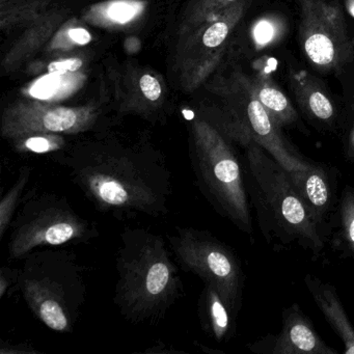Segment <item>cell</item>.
<instances>
[{
    "mask_svg": "<svg viewBox=\"0 0 354 354\" xmlns=\"http://www.w3.org/2000/svg\"><path fill=\"white\" fill-rule=\"evenodd\" d=\"M55 160L98 210L156 217L169 211L171 173L167 159L150 149L88 145Z\"/></svg>",
    "mask_w": 354,
    "mask_h": 354,
    "instance_id": "obj_1",
    "label": "cell"
},
{
    "mask_svg": "<svg viewBox=\"0 0 354 354\" xmlns=\"http://www.w3.org/2000/svg\"><path fill=\"white\" fill-rule=\"evenodd\" d=\"M115 301L131 322L160 318L181 292L179 271L162 236L144 227L121 234Z\"/></svg>",
    "mask_w": 354,
    "mask_h": 354,
    "instance_id": "obj_2",
    "label": "cell"
},
{
    "mask_svg": "<svg viewBox=\"0 0 354 354\" xmlns=\"http://www.w3.org/2000/svg\"><path fill=\"white\" fill-rule=\"evenodd\" d=\"M248 192L261 231L268 243H296L318 256L324 248V236L306 210L288 175L264 148L252 144L246 148Z\"/></svg>",
    "mask_w": 354,
    "mask_h": 354,
    "instance_id": "obj_3",
    "label": "cell"
},
{
    "mask_svg": "<svg viewBox=\"0 0 354 354\" xmlns=\"http://www.w3.org/2000/svg\"><path fill=\"white\" fill-rule=\"evenodd\" d=\"M16 288L49 329L71 333L86 301L84 269L72 252L39 250L24 258Z\"/></svg>",
    "mask_w": 354,
    "mask_h": 354,
    "instance_id": "obj_4",
    "label": "cell"
},
{
    "mask_svg": "<svg viewBox=\"0 0 354 354\" xmlns=\"http://www.w3.org/2000/svg\"><path fill=\"white\" fill-rule=\"evenodd\" d=\"M192 161L201 189L217 212L240 231L252 235L241 165L225 136L209 126H198Z\"/></svg>",
    "mask_w": 354,
    "mask_h": 354,
    "instance_id": "obj_5",
    "label": "cell"
},
{
    "mask_svg": "<svg viewBox=\"0 0 354 354\" xmlns=\"http://www.w3.org/2000/svg\"><path fill=\"white\" fill-rule=\"evenodd\" d=\"M96 236V227L80 217L65 198L55 194L32 196L24 203L14 221L10 258L24 259L36 248L84 241Z\"/></svg>",
    "mask_w": 354,
    "mask_h": 354,
    "instance_id": "obj_6",
    "label": "cell"
},
{
    "mask_svg": "<svg viewBox=\"0 0 354 354\" xmlns=\"http://www.w3.org/2000/svg\"><path fill=\"white\" fill-rule=\"evenodd\" d=\"M169 241L181 266L200 277L205 285L216 289L238 315L244 277L233 250L209 232L194 227H177L176 234L169 236Z\"/></svg>",
    "mask_w": 354,
    "mask_h": 354,
    "instance_id": "obj_7",
    "label": "cell"
},
{
    "mask_svg": "<svg viewBox=\"0 0 354 354\" xmlns=\"http://www.w3.org/2000/svg\"><path fill=\"white\" fill-rule=\"evenodd\" d=\"M298 5L306 59L318 71H341L351 62L354 49L339 0H298Z\"/></svg>",
    "mask_w": 354,
    "mask_h": 354,
    "instance_id": "obj_8",
    "label": "cell"
},
{
    "mask_svg": "<svg viewBox=\"0 0 354 354\" xmlns=\"http://www.w3.org/2000/svg\"><path fill=\"white\" fill-rule=\"evenodd\" d=\"M257 353L337 354L315 330L310 319L293 304L283 313V325L277 335H268L250 346Z\"/></svg>",
    "mask_w": 354,
    "mask_h": 354,
    "instance_id": "obj_9",
    "label": "cell"
},
{
    "mask_svg": "<svg viewBox=\"0 0 354 354\" xmlns=\"http://www.w3.org/2000/svg\"><path fill=\"white\" fill-rule=\"evenodd\" d=\"M310 217L322 231L333 207V180L320 163L306 160L300 169L287 171Z\"/></svg>",
    "mask_w": 354,
    "mask_h": 354,
    "instance_id": "obj_10",
    "label": "cell"
},
{
    "mask_svg": "<svg viewBox=\"0 0 354 354\" xmlns=\"http://www.w3.org/2000/svg\"><path fill=\"white\" fill-rule=\"evenodd\" d=\"M304 283L317 306L345 346V353L354 354V327L331 283H324L313 274H306Z\"/></svg>",
    "mask_w": 354,
    "mask_h": 354,
    "instance_id": "obj_11",
    "label": "cell"
},
{
    "mask_svg": "<svg viewBox=\"0 0 354 354\" xmlns=\"http://www.w3.org/2000/svg\"><path fill=\"white\" fill-rule=\"evenodd\" d=\"M290 86L298 104L308 117L329 126L335 120V107L324 86L308 72L292 71Z\"/></svg>",
    "mask_w": 354,
    "mask_h": 354,
    "instance_id": "obj_12",
    "label": "cell"
},
{
    "mask_svg": "<svg viewBox=\"0 0 354 354\" xmlns=\"http://www.w3.org/2000/svg\"><path fill=\"white\" fill-rule=\"evenodd\" d=\"M198 312L203 328L212 335L215 341L221 343L233 337L237 314L211 286L205 285L198 302Z\"/></svg>",
    "mask_w": 354,
    "mask_h": 354,
    "instance_id": "obj_13",
    "label": "cell"
},
{
    "mask_svg": "<svg viewBox=\"0 0 354 354\" xmlns=\"http://www.w3.org/2000/svg\"><path fill=\"white\" fill-rule=\"evenodd\" d=\"M250 84L257 98L279 128L294 125L298 121L297 111L271 77L259 74Z\"/></svg>",
    "mask_w": 354,
    "mask_h": 354,
    "instance_id": "obj_14",
    "label": "cell"
},
{
    "mask_svg": "<svg viewBox=\"0 0 354 354\" xmlns=\"http://www.w3.org/2000/svg\"><path fill=\"white\" fill-rule=\"evenodd\" d=\"M86 120H88L86 118H84V119L80 118L73 109H55L46 111L44 115L39 118L38 123L28 126L19 134L24 133L26 130L35 129L45 130V131L55 132V133L71 131V130H77L82 127V121L86 122Z\"/></svg>",
    "mask_w": 354,
    "mask_h": 354,
    "instance_id": "obj_15",
    "label": "cell"
},
{
    "mask_svg": "<svg viewBox=\"0 0 354 354\" xmlns=\"http://www.w3.org/2000/svg\"><path fill=\"white\" fill-rule=\"evenodd\" d=\"M30 175H32V169L28 167H24L20 171L17 181L14 183L11 189L0 202V238L1 239L9 229L12 219L21 202L22 194L30 181Z\"/></svg>",
    "mask_w": 354,
    "mask_h": 354,
    "instance_id": "obj_16",
    "label": "cell"
},
{
    "mask_svg": "<svg viewBox=\"0 0 354 354\" xmlns=\"http://www.w3.org/2000/svg\"><path fill=\"white\" fill-rule=\"evenodd\" d=\"M287 32L285 19L277 15L259 18L252 28V38L257 48L264 49L281 41Z\"/></svg>",
    "mask_w": 354,
    "mask_h": 354,
    "instance_id": "obj_17",
    "label": "cell"
},
{
    "mask_svg": "<svg viewBox=\"0 0 354 354\" xmlns=\"http://www.w3.org/2000/svg\"><path fill=\"white\" fill-rule=\"evenodd\" d=\"M339 236L346 252L354 260V187L349 185L339 200Z\"/></svg>",
    "mask_w": 354,
    "mask_h": 354,
    "instance_id": "obj_18",
    "label": "cell"
},
{
    "mask_svg": "<svg viewBox=\"0 0 354 354\" xmlns=\"http://www.w3.org/2000/svg\"><path fill=\"white\" fill-rule=\"evenodd\" d=\"M19 142H16V149L18 152L24 153V154H49V153L55 152L63 149L64 142L61 138H53V136H30L26 138Z\"/></svg>",
    "mask_w": 354,
    "mask_h": 354,
    "instance_id": "obj_19",
    "label": "cell"
},
{
    "mask_svg": "<svg viewBox=\"0 0 354 354\" xmlns=\"http://www.w3.org/2000/svg\"><path fill=\"white\" fill-rule=\"evenodd\" d=\"M242 11L243 10H242V7H240L239 9L235 10L229 16H227V19L215 22L205 32L204 37H203V43L210 48H215V47L223 44L229 35L230 28L235 24L236 19L240 17Z\"/></svg>",
    "mask_w": 354,
    "mask_h": 354,
    "instance_id": "obj_20",
    "label": "cell"
},
{
    "mask_svg": "<svg viewBox=\"0 0 354 354\" xmlns=\"http://www.w3.org/2000/svg\"><path fill=\"white\" fill-rule=\"evenodd\" d=\"M140 9H142V6L138 3H134V1H115L109 6L107 14L113 21L126 24V22L130 21L134 16L138 15Z\"/></svg>",
    "mask_w": 354,
    "mask_h": 354,
    "instance_id": "obj_21",
    "label": "cell"
},
{
    "mask_svg": "<svg viewBox=\"0 0 354 354\" xmlns=\"http://www.w3.org/2000/svg\"><path fill=\"white\" fill-rule=\"evenodd\" d=\"M55 90H57V80L53 76H48L39 80L35 84L34 88H32V95L37 98L47 99L55 94Z\"/></svg>",
    "mask_w": 354,
    "mask_h": 354,
    "instance_id": "obj_22",
    "label": "cell"
},
{
    "mask_svg": "<svg viewBox=\"0 0 354 354\" xmlns=\"http://www.w3.org/2000/svg\"><path fill=\"white\" fill-rule=\"evenodd\" d=\"M140 88L147 99L157 101L160 98L161 86L158 80L151 75H144L140 80Z\"/></svg>",
    "mask_w": 354,
    "mask_h": 354,
    "instance_id": "obj_23",
    "label": "cell"
},
{
    "mask_svg": "<svg viewBox=\"0 0 354 354\" xmlns=\"http://www.w3.org/2000/svg\"><path fill=\"white\" fill-rule=\"evenodd\" d=\"M18 270L3 267L0 271V298L5 297L6 294L14 285L17 286Z\"/></svg>",
    "mask_w": 354,
    "mask_h": 354,
    "instance_id": "obj_24",
    "label": "cell"
},
{
    "mask_svg": "<svg viewBox=\"0 0 354 354\" xmlns=\"http://www.w3.org/2000/svg\"><path fill=\"white\" fill-rule=\"evenodd\" d=\"M82 61L80 59H70L66 61L55 62L48 67L49 73L63 74L66 72H74L82 67Z\"/></svg>",
    "mask_w": 354,
    "mask_h": 354,
    "instance_id": "obj_25",
    "label": "cell"
},
{
    "mask_svg": "<svg viewBox=\"0 0 354 354\" xmlns=\"http://www.w3.org/2000/svg\"><path fill=\"white\" fill-rule=\"evenodd\" d=\"M69 36L74 42L80 45H86L92 40L90 32L84 28H72L69 30Z\"/></svg>",
    "mask_w": 354,
    "mask_h": 354,
    "instance_id": "obj_26",
    "label": "cell"
},
{
    "mask_svg": "<svg viewBox=\"0 0 354 354\" xmlns=\"http://www.w3.org/2000/svg\"><path fill=\"white\" fill-rule=\"evenodd\" d=\"M345 157L350 162H354V121L349 134H348L345 147Z\"/></svg>",
    "mask_w": 354,
    "mask_h": 354,
    "instance_id": "obj_27",
    "label": "cell"
},
{
    "mask_svg": "<svg viewBox=\"0 0 354 354\" xmlns=\"http://www.w3.org/2000/svg\"><path fill=\"white\" fill-rule=\"evenodd\" d=\"M345 5L348 13L354 18V0H346Z\"/></svg>",
    "mask_w": 354,
    "mask_h": 354,
    "instance_id": "obj_28",
    "label": "cell"
},
{
    "mask_svg": "<svg viewBox=\"0 0 354 354\" xmlns=\"http://www.w3.org/2000/svg\"><path fill=\"white\" fill-rule=\"evenodd\" d=\"M183 113H184V115H185L186 119H187V120L194 119V113H192V111H184Z\"/></svg>",
    "mask_w": 354,
    "mask_h": 354,
    "instance_id": "obj_29",
    "label": "cell"
}]
</instances>
